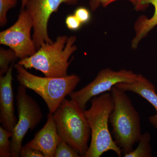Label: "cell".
I'll use <instances>...</instances> for the list:
<instances>
[{"instance_id": "cell-3", "label": "cell", "mask_w": 157, "mask_h": 157, "mask_svg": "<svg viewBox=\"0 0 157 157\" xmlns=\"http://www.w3.org/2000/svg\"><path fill=\"white\" fill-rule=\"evenodd\" d=\"M76 41L75 36H59L54 42L43 43L34 54L17 63L26 69L39 70L46 77H66L72 60L69 59L77 50Z\"/></svg>"}, {"instance_id": "cell-2", "label": "cell", "mask_w": 157, "mask_h": 157, "mask_svg": "<svg viewBox=\"0 0 157 157\" xmlns=\"http://www.w3.org/2000/svg\"><path fill=\"white\" fill-rule=\"evenodd\" d=\"M126 92L113 87L111 93L114 107L109 120L113 138L124 156L134 150L142 135L139 113Z\"/></svg>"}, {"instance_id": "cell-18", "label": "cell", "mask_w": 157, "mask_h": 157, "mask_svg": "<svg viewBox=\"0 0 157 157\" xmlns=\"http://www.w3.org/2000/svg\"><path fill=\"white\" fill-rule=\"evenodd\" d=\"M81 157L74 149L67 143L61 139L56 150L54 157Z\"/></svg>"}, {"instance_id": "cell-11", "label": "cell", "mask_w": 157, "mask_h": 157, "mask_svg": "<svg viewBox=\"0 0 157 157\" xmlns=\"http://www.w3.org/2000/svg\"><path fill=\"white\" fill-rule=\"evenodd\" d=\"M47 117L45 125L24 146L41 151L45 157H54L57 146L61 139L58 133L53 113L49 112Z\"/></svg>"}, {"instance_id": "cell-19", "label": "cell", "mask_w": 157, "mask_h": 157, "mask_svg": "<svg viewBox=\"0 0 157 157\" xmlns=\"http://www.w3.org/2000/svg\"><path fill=\"white\" fill-rule=\"evenodd\" d=\"M17 0H0V25L4 26L7 24V13L14 8L17 4Z\"/></svg>"}, {"instance_id": "cell-7", "label": "cell", "mask_w": 157, "mask_h": 157, "mask_svg": "<svg viewBox=\"0 0 157 157\" xmlns=\"http://www.w3.org/2000/svg\"><path fill=\"white\" fill-rule=\"evenodd\" d=\"M137 75L131 70L122 69L115 71L105 68L98 73L92 81L80 90L74 91L69 96L71 100L84 110L88 101L94 97L111 92L113 87L118 83L135 81Z\"/></svg>"}, {"instance_id": "cell-23", "label": "cell", "mask_w": 157, "mask_h": 157, "mask_svg": "<svg viewBox=\"0 0 157 157\" xmlns=\"http://www.w3.org/2000/svg\"><path fill=\"white\" fill-rule=\"evenodd\" d=\"M27 0H21V9H23L25 6Z\"/></svg>"}, {"instance_id": "cell-13", "label": "cell", "mask_w": 157, "mask_h": 157, "mask_svg": "<svg viewBox=\"0 0 157 157\" xmlns=\"http://www.w3.org/2000/svg\"><path fill=\"white\" fill-rule=\"evenodd\" d=\"M143 4L147 7L149 5H152L155 8L154 13L150 18L145 15H141L135 21V36L132 41V47L133 49H136L140 41L157 25V0H143Z\"/></svg>"}, {"instance_id": "cell-17", "label": "cell", "mask_w": 157, "mask_h": 157, "mask_svg": "<svg viewBox=\"0 0 157 157\" xmlns=\"http://www.w3.org/2000/svg\"><path fill=\"white\" fill-rule=\"evenodd\" d=\"M12 132L0 127V157L11 156V141Z\"/></svg>"}, {"instance_id": "cell-10", "label": "cell", "mask_w": 157, "mask_h": 157, "mask_svg": "<svg viewBox=\"0 0 157 157\" xmlns=\"http://www.w3.org/2000/svg\"><path fill=\"white\" fill-rule=\"evenodd\" d=\"M14 64L4 76H0V123L4 128L12 133L17 122L14 114L12 88Z\"/></svg>"}, {"instance_id": "cell-1", "label": "cell", "mask_w": 157, "mask_h": 157, "mask_svg": "<svg viewBox=\"0 0 157 157\" xmlns=\"http://www.w3.org/2000/svg\"><path fill=\"white\" fill-rule=\"evenodd\" d=\"M90 101V107L84 111L91 130L90 143L84 157H100L109 151H114L119 157L122 156L109 129V117L114 107L111 93L95 96Z\"/></svg>"}, {"instance_id": "cell-8", "label": "cell", "mask_w": 157, "mask_h": 157, "mask_svg": "<svg viewBox=\"0 0 157 157\" xmlns=\"http://www.w3.org/2000/svg\"><path fill=\"white\" fill-rule=\"evenodd\" d=\"M33 21L25 9H21L18 18L13 25L0 33V44L14 51L20 60L34 54L37 51L31 37Z\"/></svg>"}, {"instance_id": "cell-4", "label": "cell", "mask_w": 157, "mask_h": 157, "mask_svg": "<svg viewBox=\"0 0 157 157\" xmlns=\"http://www.w3.org/2000/svg\"><path fill=\"white\" fill-rule=\"evenodd\" d=\"M84 111L75 101L65 98L53 114L61 139L84 157L91 130Z\"/></svg>"}, {"instance_id": "cell-5", "label": "cell", "mask_w": 157, "mask_h": 157, "mask_svg": "<svg viewBox=\"0 0 157 157\" xmlns=\"http://www.w3.org/2000/svg\"><path fill=\"white\" fill-rule=\"evenodd\" d=\"M20 85L33 90L45 101L49 112L53 113L65 99L74 91L81 80L75 74L63 77H41L32 74L19 64H14Z\"/></svg>"}, {"instance_id": "cell-16", "label": "cell", "mask_w": 157, "mask_h": 157, "mask_svg": "<svg viewBox=\"0 0 157 157\" xmlns=\"http://www.w3.org/2000/svg\"><path fill=\"white\" fill-rule=\"evenodd\" d=\"M119 0H90L89 6L91 10L93 11H96L100 7H105L109 6V4ZM132 3L135 9L137 11L145 10L147 6L143 4V0H126Z\"/></svg>"}, {"instance_id": "cell-14", "label": "cell", "mask_w": 157, "mask_h": 157, "mask_svg": "<svg viewBox=\"0 0 157 157\" xmlns=\"http://www.w3.org/2000/svg\"><path fill=\"white\" fill-rule=\"evenodd\" d=\"M151 136L148 132L141 135L137 147L131 152L124 156L125 157H151L152 149L150 141Z\"/></svg>"}, {"instance_id": "cell-6", "label": "cell", "mask_w": 157, "mask_h": 157, "mask_svg": "<svg viewBox=\"0 0 157 157\" xmlns=\"http://www.w3.org/2000/svg\"><path fill=\"white\" fill-rule=\"evenodd\" d=\"M26 88L20 85L16 102L18 120L11 137V156L18 157L24 137L29 130H34L41 122L42 113L36 101L28 94Z\"/></svg>"}, {"instance_id": "cell-20", "label": "cell", "mask_w": 157, "mask_h": 157, "mask_svg": "<svg viewBox=\"0 0 157 157\" xmlns=\"http://www.w3.org/2000/svg\"><path fill=\"white\" fill-rule=\"evenodd\" d=\"M74 14L82 24L89 22L90 19L91 15L90 11L84 7H80L77 8L75 10Z\"/></svg>"}, {"instance_id": "cell-9", "label": "cell", "mask_w": 157, "mask_h": 157, "mask_svg": "<svg viewBox=\"0 0 157 157\" xmlns=\"http://www.w3.org/2000/svg\"><path fill=\"white\" fill-rule=\"evenodd\" d=\"M79 0H27L24 8L33 21V39L37 50L43 43H52L48 34V21L63 4L75 5Z\"/></svg>"}, {"instance_id": "cell-21", "label": "cell", "mask_w": 157, "mask_h": 157, "mask_svg": "<svg viewBox=\"0 0 157 157\" xmlns=\"http://www.w3.org/2000/svg\"><path fill=\"white\" fill-rule=\"evenodd\" d=\"M66 25L69 29L75 31L80 28L82 24L75 14H70L66 17Z\"/></svg>"}, {"instance_id": "cell-22", "label": "cell", "mask_w": 157, "mask_h": 157, "mask_svg": "<svg viewBox=\"0 0 157 157\" xmlns=\"http://www.w3.org/2000/svg\"><path fill=\"white\" fill-rule=\"evenodd\" d=\"M19 155L21 157H45L41 151L24 146L21 149Z\"/></svg>"}, {"instance_id": "cell-12", "label": "cell", "mask_w": 157, "mask_h": 157, "mask_svg": "<svg viewBox=\"0 0 157 157\" xmlns=\"http://www.w3.org/2000/svg\"><path fill=\"white\" fill-rule=\"evenodd\" d=\"M115 86L124 91L137 94L152 105L155 109L156 113L149 117L148 120L152 125L157 129V94L154 85L143 75L139 74L135 81L121 82Z\"/></svg>"}, {"instance_id": "cell-15", "label": "cell", "mask_w": 157, "mask_h": 157, "mask_svg": "<svg viewBox=\"0 0 157 157\" xmlns=\"http://www.w3.org/2000/svg\"><path fill=\"white\" fill-rule=\"evenodd\" d=\"M18 59L11 48H0V76H4L9 71L12 64Z\"/></svg>"}]
</instances>
